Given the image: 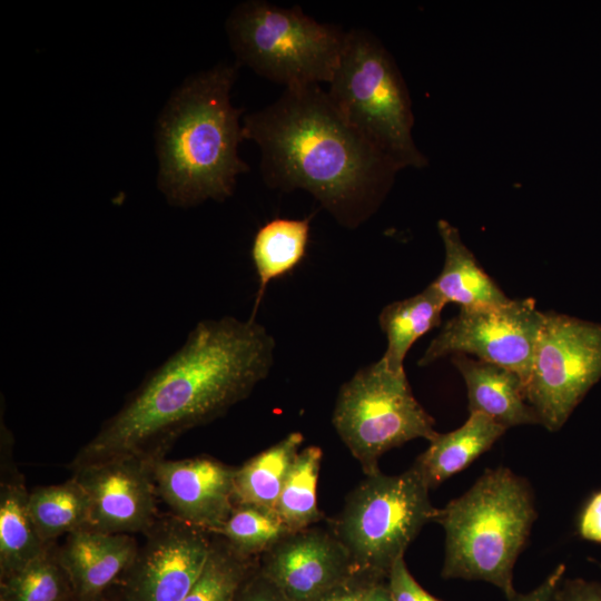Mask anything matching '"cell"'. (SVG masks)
Returning a JSON list of instances; mask_svg holds the SVG:
<instances>
[{
	"label": "cell",
	"mask_w": 601,
	"mask_h": 601,
	"mask_svg": "<svg viewBox=\"0 0 601 601\" xmlns=\"http://www.w3.org/2000/svg\"><path fill=\"white\" fill-rule=\"evenodd\" d=\"M428 486L412 466L398 475L365 476L346 496L329 529L355 570L385 581L394 562L428 522H435Z\"/></svg>",
	"instance_id": "7"
},
{
	"label": "cell",
	"mask_w": 601,
	"mask_h": 601,
	"mask_svg": "<svg viewBox=\"0 0 601 601\" xmlns=\"http://www.w3.org/2000/svg\"><path fill=\"white\" fill-rule=\"evenodd\" d=\"M332 422L365 476L381 471L378 462L387 451L415 439L430 442L437 434L405 372L390 370L382 358L341 386Z\"/></svg>",
	"instance_id": "8"
},
{
	"label": "cell",
	"mask_w": 601,
	"mask_h": 601,
	"mask_svg": "<svg viewBox=\"0 0 601 601\" xmlns=\"http://www.w3.org/2000/svg\"><path fill=\"white\" fill-rule=\"evenodd\" d=\"M243 134L260 149L267 186L309 193L349 228L375 211L400 170L344 119L319 85L285 88L244 118Z\"/></svg>",
	"instance_id": "2"
},
{
	"label": "cell",
	"mask_w": 601,
	"mask_h": 601,
	"mask_svg": "<svg viewBox=\"0 0 601 601\" xmlns=\"http://www.w3.org/2000/svg\"><path fill=\"white\" fill-rule=\"evenodd\" d=\"M30 511L36 528L46 542L86 529L89 521V500L71 475L59 484L30 490Z\"/></svg>",
	"instance_id": "23"
},
{
	"label": "cell",
	"mask_w": 601,
	"mask_h": 601,
	"mask_svg": "<svg viewBox=\"0 0 601 601\" xmlns=\"http://www.w3.org/2000/svg\"><path fill=\"white\" fill-rule=\"evenodd\" d=\"M311 231V217L303 219L275 218L255 234L252 259L258 276V290L250 318L265 295L267 285L294 270L304 259Z\"/></svg>",
	"instance_id": "20"
},
{
	"label": "cell",
	"mask_w": 601,
	"mask_h": 601,
	"mask_svg": "<svg viewBox=\"0 0 601 601\" xmlns=\"http://www.w3.org/2000/svg\"><path fill=\"white\" fill-rule=\"evenodd\" d=\"M226 32L239 65L290 88L328 83L347 31L316 21L298 6L248 0L233 9Z\"/></svg>",
	"instance_id": "6"
},
{
	"label": "cell",
	"mask_w": 601,
	"mask_h": 601,
	"mask_svg": "<svg viewBox=\"0 0 601 601\" xmlns=\"http://www.w3.org/2000/svg\"><path fill=\"white\" fill-rule=\"evenodd\" d=\"M600 378L601 324L544 313L525 384L540 424L551 432L561 428Z\"/></svg>",
	"instance_id": "9"
},
{
	"label": "cell",
	"mask_w": 601,
	"mask_h": 601,
	"mask_svg": "<svg viewBox=\"0 0 601 601\" xmlns=\"http://www.w3.org/2000/svg\"><path fill=\"white\" fill-rule=\"evenodd\" d=\"M139 544L131 534L82 529L66 535L59 558L73 595L96 599L131 565Z\"/></svg>",
	"instance_id": "16"
},
{
	"label": "cell",
	"mask_w": 601,
	"mask_h": 601,
	"mask_svg": "<svg viewBox=\"0 0 601 601\" xmlns=\"http://www.w3.org/2000/svg\"><path fill=\"white\" fill-rule=\"evenodd\" d=\"M366 601H393L385 581L376 582L368 592Z\"/></svg>",
	"instance_id": "34"
},
{
	"label": "cell",
	"mask_w": 601,
	"mask_h": 601,
	"mask_svg": "<svg viewBox=\"0 0 601 601\" xmlns=\"http://www.w3.org/2000/svg\"><path fill=\"white\" fill-rule=\"evenodd\" d=\"M235 601H290L264 575L258 564L240 587Z\"/></svg>",
	"instance_id": "30"
},
{
	"label": "cell",
	"mask_w": 601,
	"mask_h": 601,
	"mask_svg": "<svg viewBox=\"0 0 601 601\" xmlns=\"http://www.w3.org/2000/svg\"><path fill=\"white\" fill-rule=\"evenodd\" d=\"M553 601H601V582L563 579Z\"/></svg>",
	"instance_id": "31"
},
{
	"label": "cell",
	"mask_w": 601,
	"mask_h": 601,
	"mask_svg": "<svg viewBox=\"0 0 601 601\" xmlns=\"http://www.w3.org/2000/svg\"><path fill=\"white\" fill-rule=\"evenodd\" d=\"M506 428L489 416L473 412L459 428L437 433L412 465L428 489L439 486L463 471L505 433Z\"/></svg>",
	"instance_id": "18"
},
{
	"label": "cell",
	"mask_w": 601,
	"mask_h": 601,
	"mask_svg": "<svg viewBox=\"0 0 601 601\" xmlns=\"http://www.w3.org/2000/svg\"><path fill=\"white\" fill-rule=\"evenodd\" d=\"M274 337L255 319L199 322L76 454L70 469L121 457L164 459L187 431L247 398L274 364Z\"/></svg>",
	"instance_id": "1"
},
{
	"label": "cell",
	"mask_w": 601,
	"mask_h": 601,
	"mask_svg": "<svg viewBox=\"0 0 601 601\" xmlns=\"http://www.w3.org/2000/svg\"><path fill=\"white\" fill-rule=\"evenodd\" d=\"M452 363L464 378L470 413H482L506 430L540 424L524 382L515 372L465 354L452 355Z\"/></svg>",
	"instance_id": "17"
},
{
	"label": "cell",
	"mask_w": 601,
	"mask_h": 601,
	"mask_svg": "<svg viewBox=\"0 0 601 601\" xmlns=\"http://www.w3.org/2000/svg\"><path fill=\"white\" fill-rule=\"evenodd\" d=\"M125 572V601H183L206 564L211 533L160 516Z\"/></svg>",
	"instance_id": "11"
},
{
	"label": "cell",
	"mask_w": 601,
	"mask_h": 601,
	"mask_svg": "<svg viewBox=\"0 0 601 601\" xmlns=\"http://www.w3.org/2000/svg\"><path fill=\"white\" fill-rule=\"evenodd\" d=\"M23 474L13 457V440L1 425L0 436V577L7 578L40 555L46 542L33 522Z\"/></svg>",
	"instance_id": "15"
},
{
	"label": "cell",
	"mask_w": 601,
	"mask_h": 601,
	"mask_svg": "<svg viewBox=\"0 0 601 601\" xmlns=\"http://www.w3.org/2000/svg\"><path fill=\"white\" fill-rule=\"evenodd\" d=\"M258 568L290 601H315L355 570L329 526L316 525L282 538L258 558Z\"/></svg>",
	"instance_id": "14"
},
{
	"label": "cell",
	"mask_w": 601,
	"mask_h": 601,
	"mask_svg": "<svg viewBox=\"0 0 601 601\" xmlns=\"http://www.w3.org/2000/svg\"><path fill=\"white\" fill-rule=\"evenodd\" d=\"M564 573L565 565L559 564L534 590L524 594L516 593L508 601H553Z\"/></svg>",
	"instance_id": "33"
},
{
	"label": "cell",
	"mask_w": 601,
	"mask_h": 601,
	"mask_svg": "<svg viewBox=\"0 0 601 601\" xmlns=\"http://www.w3.org/2000/svg\"><path fill=\"white\" fill-rule=\"evenodd\" d=\"M258 558L236 550L227 540L211 534V546L198 580L183 601H235Z\"/></svg>",
	"instance_id": "26"
},
{
	"label": "cell",
	"mask_w": 601,
	"mask_h": 601,
	"mask_svg": "<svg viewBox=\"0 0 601 601\" xmlns=\"http://www.w3.org/2000/svg\"><path fill=\"white\" fill-rule=\"evenodd\" d=\"M236 467L211 456L152 462L157 495L170 515L217 534L236 508Z\"/></svg>",
	"instance_id": "13"
},
{
	"label": "cell",
	"mask_w": 601,
	"mask_h": 601,
	"mask_svg": "<svg viewBox=\"0 0 601 601\" xmlns=\"http://www.w3.org/2000/svg\"><path fill=\"white\" fill-rule=\"evenodd\" d=\"M437 229L444 245L445 258L441 274L431 285L446 304L454 303L461 308H481L509 303L511 298L479 265L462 242L457 228L441 219Z\"/></svg>",
	"instance_id": "19"
},
{
	"label": "cell",
	"mask_w": 601,
	"mask_h": 601,
	"mask_svg": "<svg viewBox=\"0 0 601 601\" xmlns=\"http://www.w3.org/2000/svg\"><path fill=\"white\" fill-rule=\"evenodd\" d=\"M327 93L344 119L401 170L427 165L416 147L407 86L381 40L370 30L346 32Z\"/></svg>",
	"instance_id": "5"
},
{
	"label": "cell",
	"mask_w": 601,
	"mask_h": 601,
	"mask_svg": "<svg viewBox=\"0 0 601 601\" xmlns=\"http://www.w3.org/2000/svg\"><path fill=\"white\" fill-rule=\"evenodd\" d=\"M58 548L51 542L40 555L1 579V601H69L73 592Z\"/></svg>",
	"instance_id": "25"
},
{
	"label": "cell",
	"mask_w": 601,
	"mask_h": 601,
	"mask_svg": "<svg viewBox=\"0 0 601 601\" xmlns=\"http://www.w3.org/2000/svg\"><path fill=\"white\" fill-rule=\"evenodd\" d=\"M543 317L533 298L461 308L432 339L418 365L427 366L447 355L471 354L515 372L525 385Z\"/></svg>",
	"instance_id": "10"
},
{
	"label": "cell",
	"mask_w": 601,
	"mask_h": 601,
	"mask_svg": "<svg viewBox=\"0 0 601 601\" xmlns=\"http://www.w3.org/2000/svg\"><path fill=\"white\" fill-rule=\"evenodd\" d=\"M578 532L584 540L601 543V491L594 493L584 505L578 521Z\"/></svg>",
	"instance_id": "32"
},
{
	"label": "cell",
	"mask_w": 601,
	"mask_h": 601,
	"mask_svg": "<svg viewBox=\"0 0 601 601\" xmlns=\"http://www.w3.org/2000/svg\"><path fill=\"white\" fill-rule=\"evenodd\" d=\"M69 601H101V600H100V597L96 598V599H80V598H77V597L72 595Z\"/></svg>",
	"instance_id": "35"
},
{
	"label": "cell",
	"mask_w": 601,
	"mask_h": 601,
	"mask_svg": "<svg viewBox=\"0 0 601 601\" xmlns=\"http://www.w3.org/2000/svg\"><path fill=\"white\" fill-rule=\"evenodd\" d=\"M446 302L430 284L421 293L385 306L378 322L387 346L382 359L394 372L404 371V358L412 345L441 323Z\"/></svg>",
	"instance_id": "22"
},
{
	"label": "cell",
	"mask_w": 601,
	"mask_h": 601,
	"mask_svg": "<svg viewBox=\"0 0 601 601\" xmlns=\"http://www.w3.org/2000/svg\"><path fill=\"white\" fill-rule=\"evenodd\" d=\"M386 584L393 601H442L428 593L407 569L404 555L392 565Z\"/></svg>",
	"instance_id": "28"
},
{
	"label": "cell",
	"mask_w": 601,
	"mask_h": 601,
	"mask_svg": "<svg viewBox=\"0 0 601 601\" xmlns=\"http://www.w3.org/2000/svg\"><path fill=\"white\" fill-rule=\"evenodd\" d=\"M239 66L219 63L188 77L159 115L157 185L173 206L223 201L233 195L238 175L249 170L238 156L243 110L230 101Z\"/></svg>",
	"instance_id": "3"
},
{
	"label": "cell",
	"mask_w": 601,
	"mask_h": 601,
	"mask_svg": "<svg viewBox=\"0 0 601 601\" xmlns=\"http://www.w3.org/2000/svg\"><path fill=\"white\" fill-rule=\"evenodd\" d=\"M304 436L292 432L236 467V505L274 511Z\"/></svg>",
	"instance_id": "21"
},
{
	"label": "cell",
	"mask_w": 601,
	"mask_h": 601,
	"mask_svg": "<svg viewBox=\"0 0 601 601\" xmlns=\"http://www.w3.org/2000/svg\"><path fill=\"white\" fill-rule=\"evenodd\" d=\"M289 532L276 512L250 505H236L217 534L240 553L259 558Z\"/></svg>",
	"instance_id": "27"
},
{
	"label": "cell",
	"mask_w": 601,
	"mask_h": 601,
	"mask_svg": "<svg viewBox=\"0 0 601 601\" xmlns=\"http://www.w3.org/2000/svg\"><path fill=\"white\" fill-rule=\"evenodd\" d=\"M89 500L86 529L146 534L158 521L152 462L121 457L72 470Z\"/></svg>",
	"instance_id": "12"
},
{
	"label": "cell",
	"mask_w": 601,
	"mask_h": 601,
	"mask_svg": "<svg viewBox=\"0 0 601 601\" xmlns=\"http://www.w3.org/2000/svg\"><path fill=\"white\" fill-rule=\"evenodd\" d=\"M536 518L528 482L508 467L486 470L461 496L439 509L445 533L444 579L479 580L516 594L513 568Z\"/></svg>",
	"instance_id": "4"
},
{
	"label": "cell",
	"mask_w": 601,
	"mask_h": 601,
	"mask_svg": "<svg viewBox=\"0 0 601 601\" xmlns=\"http://www.w3.org/2000/svg\"><path fill=\"white\" fill-rule=\"evenodd\" d=\"M380 582L368 574L354 570L348 577L337 582L315 601H366L372 587Z\"/></svg>",
	"instance_id": "29"
},
{
	"label": "cell",
	"mask_w": 601,
	"mask_h": 601,
	"mask_svg": "<svg viewBox=\"0 0 601 601\" xmlns=\"http://www.w3.org/2000/svg\"><path fill=\"white\" fill-rule=\"evenodd\" d=\"M322 459L321 447H304L284 483L275 512L290 532L307 529L325 519L317 500Z\"/></svg>",
	"instance_id": "24"
}]
</instances>
